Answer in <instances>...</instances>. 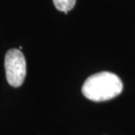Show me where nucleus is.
Wrapping results in <instances>:
<instances>
[{
	"label": "nucleus",
	"instance_id": "7ed1b4c3",
	"mask_svg": "<svg viewBox=\"0 0 135 135\" xmlns=\"http://www.w3.org/2000/svg\"><path fill=\"white\" fill-rule=\"evenodd\" d=\"M76 0H53V4L57 10L62 11L65 14H67L70 10L73 9Z\"/></svg>",
	"mask_w": 135,
	"mask_h": 135
},
{
	"label": "nucleus",
	"instance_id": "f03ea898",
	"mask_svg": "<svg viewBox=\"0 0 135 135\" xmlns=\"http://www.w3.org/2000/svg\"><path fill=\"white\" fill-rule=\"evenodd\" d=\"M6 79L11 86L19 87L26 75V61L19 49H10L5 55L4 60Z\"/></svg>",
	"mask_w": 135,
	"mask_h": 135
},
{
	"label": "nucleus",
	"instance_id": "f257e3e1",
	"mask_svg": "<svg viewBox=\"0 0 135 135\" xmlns=\"http://www.w3.org/2000/svg\"><path fill=\"white\" fill-rule=\"evenodd\" d=\"M122 89L120 78L114 73L103 71L87 78L82 86V93L91 101L102 102L118 96Z\"/></svg>",
	"mask_w": 135,
	"mask_h": 135
}]
</instances>
